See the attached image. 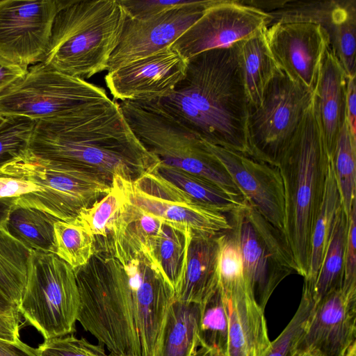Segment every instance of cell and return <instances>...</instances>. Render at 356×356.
Listing matches in <instances>:
<instances>
[{
    "label": "cell",
    "instance_id": "cell-1",
    "mask_svg": "<svg viewBox=\"0 0 356 356\" xmlns=\"http://www.w3.org/2000/svg\"><path fill=\"white\" fill-rule=\"evenodd\" d=\"M74 269L76 321L111 356H156L175 291L141 251L112 238Z\"/></svg>",
    "mask_w": 356,
    "mask_h": 356
},
{
    "label": "cell",
    "instance_id": "cell-2",
    "mask_svg": "<svg viewBox=\"0 0 356 356\" xmlns=\"http://www.w3.org/2000/svg\"><path fill=\"white\" fill-rule=\"evenodd\" d=\"M29 150L34 154L90 172L112 185L120 177L134 181L160 163L134 134L119 104L35 120Z\"/></svg>",
    "mask_w": 356,
    "mask_h": 356
},
{
    "label": "cell",
    "instance_id": "cell-3",
    "mask_svg": "<svg viewBox=\"0 0 356 356\" xmlns=\"http://www.w3.org/2000/svg\"><path fill=\"white\" fill-rule=\"evenodd\" d=\"M156 101L202 140L250 155L249 105L236 44L188 59L174 91Z\"/></svg>",
    "mask_w": 356,
    "mask_h": 356
},
{
    "label": "cell",
    "instance_id": "cell-4",
    "mask_svg": "<svg viewBox=\"0 0 356 356\" xmlns=\"http://www.w3.org/2000/svg\"><path fill=\"white\" fill-rule=\"evenodd\" d=\"M330 162L313 96L278 168L284 186L286 236L298 274L307 275L313 229L324 195Z\"/></svg>",
    "mask_w": 356,
    "mask_h": 356
},
{
    "label": "cell",
    "instance_id": "cell-5",
    "mask_svg": "<svg viewBox=\"0 0 356 356\" xmlns=\"http://www.w3.org/2000/svg\"><path fill=\"white\" fill-rule=\"evenodd\" d=\"M127 18L120 0L65 1L40 62L83 79L107 71Z\"/></svg>",
    "mask_w": 356,
    "mask_h": 356
},
{
    "label": "cell",
    "instance_id": "cell-6",
    "mask_svg": "<svg viewBox=\"0 0 356 356\" xmlns=\"http://www.w3.org/2000/svg\"><path fill=\"white\" fill-rule=\"evenodd\" d=\"M118 104L134 134L161 163L207 179L243 200L226 168L203 140L156 100Z\"/></svg>",
    "mask_w": 356,
    "mask_h": 356
},
{
    "label": "cell",
    "instance_id": "cell-7",
    "mask_svg": "<svg viewBox=\"0 0 356 356\" xmlns=\"http://www.w3.org/2000/svg\"><path fill=\"white\" fill-rule=\"evenodd\" d=\"M0 175L33 184L38 189L15 199V206L73 221L111 190L101 177L70 164L38 156L29 149L0 168Z\"/></svg>",
    "mask_w": 356,
    "mask_h": 356
},
{
    "label": "cell",
    "instance_id": "cell-8",
    "mask_svg": "<svg viewBox=\"0 0 356 356\" xmlns=\"http://www.w3.org/2000/svg\"><path fill=\"white\" fill-rule=\"evenodd\" d=\"M118 104L103 88L39 62L0 95V116L17 115L38 120L108 110Z\"/></svg>",
    "mask_w": 356,
    "mask_h": 356
},
{
    "label": "cell",
    "instance_id": "cell-9",
    "mask_svg": "<svg viewBox=\"0 0 356 356\" xmlns=\"http://www.w3.org/2000/svg\"><path fill=\"white\" fill-rule=\"evenodd\" d=\"M79 293L74 269L55 253L31 250L19 312L44 339L74 331Z\"/></svg>",
    "mask_w": 356,
    "mask_h": 356
},
{
    "label": "cell",
    "instance_id": "cell-10",
    "mask_svg": "<svg viewBox=\"0 0 356 356\" xmlns=\"http://www.w3.org/2000/svg\"><path fill=\"white\" fill-rule=\"evenodd\" d=\"M227 214L238 241L247 289L264 311L280 283L298 274L291 247L284 232L246 200Z\"/></svg>",
    "mask_w": 356,
    "mask_h": 356
},
{
    "label": "cell",
    "instance_id": "cell-11",
    "mask_svg": "<svg viewBox=\"0 0 356 356\" xmlns=\"http://www.w3.org/2000/svg\"><path fill=\"white\" fill-rule=\"evenodd\" d=\"M313 92L280 70L269 83L261 104L249 111L247 132L250 156L277 165L294 136Z\"/></svg>",
    "mask_w": 356,
    "mask_h": 356
},
{
    "label": "cell",
    "instance_id": "cell-12",
    "mask_svg": "<svg viewBox=\"0 0 356 356\" xmlns=\"http://www.w3.org/2000/svg\"><path fill=\"white\" fill-rule=\"evenodd\" d=\"M65 1H0V56L29 68L44 55Z\"/></svg>",
    "mask_w": 356,
    "mask_h": 356
},
{
    "label": "cell",
    "instance_id": "cell-13",
    "mask_svg": "<svg viewBox=\"0 0 356 356\" xmlns=\"http://www.w3.org/2000/svg\"><path fill=\"white\" fill-rule=\"evenodd\" d=\"M126 188L130 202L165 222L211 234L232 228L226 214L200 204L153 171L126 181Z\"/></svg>",
    "mask_w": 356,
    "mask_h": 356
},
{
    "label": "cell",
    "instance_id": "cell-14",
    "mask_svg": "<svg viewBox=\"0 0 356 356\" xmlns=\"http://www.w3.org/2000/svg\"><path fill=\"white\" fill-rule=\"evenodd\" d=\"M268 13L238 0H221L205 10L172 44L186 59L213 49L232 46L262 30Z\"/></svg>",
    "mask_w": 356,
    "mask_h": 356
},
{
    "label": "cell",
    "instance_id": "cell-15",
    "mask_svg": "<svg viewBox=\"0 0 356 356\" xmlns=\"http://www.w3.org/2000/svg\"><path fill=\"white\" fill-rule=\"evenodd\" d=\"M220 1L200 0L195 5L145 18L127 16L119 43L109 59L107 72L172 46L201 17L206 9Z\"/></svg>",
    "mask_w": 356,
    "mask_h": 356
},
{
    "label": "cell",
    "instance_id": "cell-16",
    "mask_svg": "<svg viewBox=\"0 0 356 356\" xmlns=\"http://www.w3.org/2000/svg\"><path fill=\"white\" fill-rule=\"evenodd\" d=\"M264 33L279 70L293 82L314 92L321 60L330 48L325 30L314 23L285 22L264 27Z\"/></svg>",
    "mask_w": 356,
    "mask_h": 356
},
{
    "label": "cell",
    "instance_id": "cell-17",
    "mask_svg": "<svg viewBox=\"0 0 356 356\" xmlns=\"http://www.w3.org/2000/svg\"><path fill=\"white\" fill-rule=\"evenodd\" d=\"M268 12V25L301 22L319 24L329 37L330 49L341 63L347 77L356 76V1H274Z\"/></svg>",
    "mask_w": 356,
    "mask_h": 356
},
{
    "label": "cell",
    "instance_id": "cell-18",
    "mask_svg": "<svg viewBox=\"0 0 356 356\" xmlns=\"http://www.w3.org/2000/svg\"><path fill=\"white\" fill-rule=\"evenodd\" d=\"M188 60L172 46L107 72L113 100L148 102L170 95L184 77Z\"/></svg>",
    "mask_w": 356,
    "mask_h": 356
},
{
    "label": "cell",
    "instance_id": "cell-19",
    "mask_svg": "<svg viewBox=\"0 0 356 356\" xmlns=\"http://www.w3.org/2000/svg\"><path fill=\"white\" fill-rule=\"evenodd\" d=\"M203 143L226 168L243 200L284 232V192L278 168L250 155Z\"/></svg>",
    "mask_w": 356,
    "mask_h": 356
},
{
    "label": "cell",
    "instance_id": "cell-20",
    "mask_svg": "<svg viewBox=\"0 0 356 356\" xmlns=\"http://www.w3.org/2000/svg\"><path fill=\"white\" fill-rule=\"evenodd\" d=\"M356 291L335 289L318 300L297 351L345 356L356 341Z\"/></svg>",
    "mask_w": 356,
    "mask_h": 356
},
{
    "label": "cell",
    "instance_id": "cell-21",
    "mask_svg": "<svg viewBox=\"0 0 356 356\" xmlns=\"http://www.w3.org/2000/svg\"><path fill=\"white\" fill-rule=\"evenodd\" d=\"M347 79L341 63L328 48L321 60L313 99L330 159L339 133L346 120Z\"/></svg>",
    "mask_w": 356,
    "mask_h": 356
},
{
    "label": "cell",
    "instance_id": "cell-22",
    "mask_svg": "<svg viewBox=\"0 0 356 356\" xmlns=\"http://www.w3.org/2000/svg\"><path fill=\"white\" fill-rule=\"evenodd\" d=\"M220 234L189 230L184 274L174 299L202 304L218 288Z\"/></svg>",
    "mask_w": 356,
    "mask_h": 356
},
{
    "label": "cell",
    "instance_id": "cell-23",
    "mask_svg": "<svg viewBox=\"0 0 356 356\" xmlns=\"http://www.w3.org/2000/svg\"><path fill=\"white\" fill-rule=\"evenodd\" d=\"M223 293L229 312L227 356H264L271 342L264 311L255 302L247 287Z\"/></svg>",
    "mask_w": 356,
    "mask_h": 356
},
{
    "label": "cell",
    "instance_id": "cell-24",
    "mask_svg": "<svg viewBox=\"0 0 356 356\" xmlns=\"http://www.w3.org/2000/svg\"><path fill=\"white\" fill-rule=\"evenodd\" d=\"M264 29L236 43L249 111L261 104L269 83L280 71L267 46Z\"/></svg>",
    "mask_w": 356,
    "mask_h": 356
},
{
    "label": "cell",
    "instance_id": "cell-25",
    "mask_svg": "<svg viewBox=\"0 0 356 356\" xmlns=\"http://www.w3.org/2000/svg\"><path fill=\"white\" fill-rule=\"evenodd\" d=\"M189 230L163 221L159 231L147 240L141 250L159 270L175 293L184 274Z\"/></svg>",
    "mask_w": 356,
    "mask_h": 356
},
{
    "label": "cell",
    "instance_id": "cell-26",
    "mask_svg": "<svg viewBox=\"0 0 356 356\" xmlns=\"http://www.w3.org/2000/svg\"><path fill=\"white\" fill-rule=\"evenodd\" d=\"M200 304L174 299L164 320L156 356H192L197 338Z\"/></svg>",
    "mask_w": 356,
    "mask_h": 356
},
{
    "label": "cell",
    "instance_id": "cell-27",
    "mask_svg": "<svg viewBox=\"0 0 356 356\" xmlns=\"http://www.w3.org/2000/svg\"><path fill=\"white\" fill-rule=\"evenodd\" d=\"M192 199L211 210L229 213L243 200L238 199L215 183L161 162L152 170Z\"/></svg>",
    "mask_w": 356,
    "mask_h": 356
},
{
    "label": "cell",
    "instance_id": "cell-28",
    "mask_svg": "<svg viewBox=\"0 0 356 356\" xmlns=\"http://www.w3.org/2000/svg\"><path fill=\"white\" fill-rule=\"evenodd\" d=\"M57 220L37 209L14 206L4 230L30 250L55 253L54 227Z\"/></svg>",
    "mask_w": 356,
    "mask_h": 356
},
{
    "label": "cell",
    "instance_id": "cell-29",
    "mask_svg": "<svg viewBox=\"0 0 356 356\" xmlns=\"http://www.w3.org/2000/svg\"><path fill=\"white\" fill-rule=\"evenodd\" d=\"M348 227V218L341 203L337 211L325 255L313 286L316 302L328 293L343 286Z\"/></svg>",
    "mask_w": 356,
    "mask_h": 356
},
{
    "label": "cell",
    "instance_id": "cell-30",
    "mask_svg": "<svg viewBox=\"0 0 356 356\" xmlns=\"http://www.w3.org/2000/svg\"><path fill=\"white\" fill-rule=\"evenodd\" d=\"M341 199L331 161L328 166L323 200L316 220L311 240V254L307 275L305 277L315 283L331 236Z\"/></svg>",
    "mask_w": 356,
    "mask_h": 356
},
{
    "label": "cell",
    "instance_id": "cell-31",
    "mask_svg": "<svg viewBox=\"0 0 356 356\" xmlns=\"http://www.w3.org/2000/svg\"><path fill=\"white\" fill-rule=\"evenodd\" d=\"M31 251L0 228V293L18 307L26 286Z\"/></svg>",
    "mask_w": 356,
    "mask_h": 356
},
{
    "label": "cell",
    "instance_id": "cell-32",
    "mask_svg": "<svg viewBox=\"0 0 356 356\" xmlns=\"http://www.w3.org/2000/svg\"><path fill=\"white\" fill-rule=\"evenodd\" d=\"M127 201L126 180L116 176L110 191L90 207L82 211L73 221L95 237H107L111 234L115 222Z\"/></svg>",
    "mask_w": 356,
    "mask_h": 356
},
{
    "label": "cell",
    "instance_id": "cell-33",
    "mask_svg": "<svg viewBox=\"0 0 356 356\" xmlns=\"http://www.w3.org/2000/svg\"><path fill=\"white\" fill-rule=\"evenodd\" d=\"M229 312L226 297L218 285L200 304L197 338L199 346L217 350L225 356L228 349Z\"/></svg>",
    "mask_w": 356,
    "mask_h": 356
},
{
    "label": "cell",
    "instance_id": "cell-34",
    "mask_svg": "<svg viewBox=\"0 0 356 356\" xmlns=\"http://www.w3.org/2000/svg\"><path fill=\"white\" fill-rule=\"evenodd\" d=\"M330 161L343 210L348 218L356 201V136L353 135L346 120L337 136Z\"/></svg>",
    "mask_w": 356,
    "mask_h": 356
},
{
    "label": "cell",
    "instance_id": "cell-35",
    "mask_svg": "<svg viewBox=\"0 0 356 356\" xmlns=\"http://www.w3.org/2000/svg\"><path fill=\"white\" fill-rule=\"evenodd\" d=\"M163 223V220L142 210L128 200L110 236L131 249L141 250L147 240L159 231Z\"/></svg>",
    "mask_w": 356,
    "mask_h": 356
},
{
    "label": "cell",
    "instance_id": "cell-36",
    "mask_svg": "<svg viewBox=\"0 0 356 356\" xmlns=\"http://www.w3.org/2000/svg\"><path fill=\"white\" fill-rule=\"evenodd\" d=\"M55 254L74 270L86 265L96 251L95 237L74 221L54 223Z\"/></svg>",
    "mask_w": 356,
    "mask_h": 356
},
{
    "label": "cell",
    "instance_id": "cell-37",
    "mask_svg": "<svg viewBox=\"0 0 356 356\" xmlns=\"http://www.w3.org/2000/svg\"><path fill=\"white\" fill-rule=\"evenodd\" d=\"M313 286V283L305 280L301 300L295 315L279 337L270 342V346L264 356H293L297 352L298 344L316 303Z\"/></svg>",
    "mask_w": 356,
    "mask_h": 356
},
{
    "label": "cell",
    "instance_id": "cell-38",
    "mask_svg": "<svg viewBox=\"0 0 356 356\" xmlns=\"http://www.w3.org/2000/svg\"><path fill=\"white\" fill-rule=\"evenodd\" d=\"M35 120L4 116L0 122V168L29 148Z\"/></svg>",
    "mask_w": 356,
    "mask_h": 356
},
{
    "label": "cell",
    "instance_id": "cell-39",
    "mask_svg": "<svg viewBox=\"0 0 356 356\" xmlns=\"http://www.w3.org/2000/svg\"><path fill=\"white\" fill-rule=\"evenodd\" d=\"M39 356H90L86 351L83 338L67 334L44 339L37 348Z\"/></svg>",
    "mask_w": 356,
    "mask_h": 356
},
{
    "label": "cell",
    "instance_id": "cell-40",
    "mask_svg": "<svg viewBox=\"0 0 356 356\" xmlns=\"http://www.w3.org/2000/svg\"><path fill=\"white\" fill-rule=\"evenodd\" d=\"M356 201L352 206L348 217L344 263V277L342 288L356 291Z\"/></svg>",
    "mask_w": 356,
    "mask_h": 356
},
{
    "label": "cell",
    "instance_id": "cell-41",
    "mask_svg": "<svg viewBox=\"0 0 356 356\" xmlns=\"http://www.w3.org/2000/svg\"><path fill=\"white\" fill-rule=\"evenodd\" d=\"M38 191L30 181L0 175V198H17Z\"/></svg>",
    "mask_w": 356,
    "mask_h": 356
},
{
    "label": "cell",
    "instance_id": "cell-42",
    "mask_svg": "<svg viewBox=\"0 0 356 356\" xmlns=\"http://www.w3.org/2000/svg\"><path fill=\"white\" fill-rule=\"evenodd\" d=\"M28 68L13 63L0 56V95L22 79Z\"/></svg>",
    "mask_w": 356,
    "mask_h": 356
},
{
    "label": "cell",
    "instance_id": "cell-43",
    "mask_svg": "<svg viewBox=\"0 0 356 356\" xmlns=\"http://www.w3.org/2000/svg\"><path fill=\"white\" fill-rule=\"evenodd\" d=\"M19 312H0V340L16 342L19 339Z\"/></svg>",
    "mask_w": 356,
    "mask_h": 356
},
{
    "label": "cell",
    "instance_id": "cell-44",
    "mask_svg": "<svg viewBox=\"0 0 356 356\" xmlns=\"http://www.w3.org/2000/svg\"><path fill=\"white\" fill-rule=\"evenodd\" d=\"M356 83L355 76L348 77L346 97V120L350 131L356 136Z\"/></svg>",
    "mask_w": 356,
    "mask_h": 356
},
{
    "label": "cell",
    "instance_id": "cell-45",
    "mask_svg": "<svg viewBox=\"0 0 356 356\" xmlns=\"http://www.w3.org/2000/svg\"><path fill=\"white\" fill-rule=\"evenodd\" d=\"M0 356H39L38 348L31 347L20 339L16 342L0 340Z\"/></svg>",
    "mask_w": 356,
    "mask_h": 356
},
{
    "label": "cell",
    "instance_id": "cell-46",
    "mask_svg": "<svg viewBox=\"0 0 356 356\" xmlns=\"http://www.w3.org/2000/svg\"><path fill=\"white\" fill-rule=\"evenodd\" d=\"M13 197L0 198V228L4 229L10 213L15 206Z\"/></svg>",
    "mask_w": 356,
    "mask_h": 356
},
{
    "label": "cell",
    "instance_id": "cell-47",
    "mask_svg": "<svg viewBox=\"0 0 356 356\" xmlns=\"http://www.w3.org/2000/svg\"><path fill=\"white\" fill-rule=\"evenodd\" d=\"M83 343L87 351L90 356H111L108 355L104 350V346L102 345H93L89 341L83 338Z\"/></svg>",
    "mask_w": 356,
    "mask_h": 356
},
{
    "label": "cell",
    "instance_id": "cell-48",
    "mask_svg": "<svg viewBox=\"0 0 356 356\" xmlns=\"http://www.w3.org/2000/svg\"><path fill=\"white\" fill-rule=\"evenodd\" d=\"M192 356H225L224 354L209 348L200 346Z\"/></svg>",
    "mask_w": 356,
    "mask_h": 356
},
{
    "label": "cell",
    "instance_id": "cell-49",
    "mask_svg": "<svg viewBox=\"0 0 356 356\" xmlns=\"http://www.w3.org/2000/svg\"><path fill=\"white\" fill-rule=\"evenodd\" d=\"M345 356H356V341L350 346Z\"/></svg>",
    "mask_w": 356,
    "mask_h": 356
},
{
    "label": "cell",
    "instance_id": "cell-50",
    "mask_svg": "<svg viewBox=\"0 0 356 356\" xmlns=\"http://www.w3.org/2000/svg\"><path fill=\"white\" fill-rule=\"evenodd\" d=\"M293 356H312L308 353H302V352H296Z\"/></svg>",
    "mask_w": 356,
    "mask_h": 356
},
{
    "label": "cell",
    "instance_id": "cell-51",
    "mask_svg": "<svg viewBox=\"0 0 356 356\" xmlns=\"http://www.w3.org/2000/svg\"><path fill=\"white\" fill-rule=\"evenodd\" d=\"M2 119H3V117L0 116V122L1 121Z\"/></svg>",
    "mask_w": 356,
    "mask_h": 356
}]
</instances>
